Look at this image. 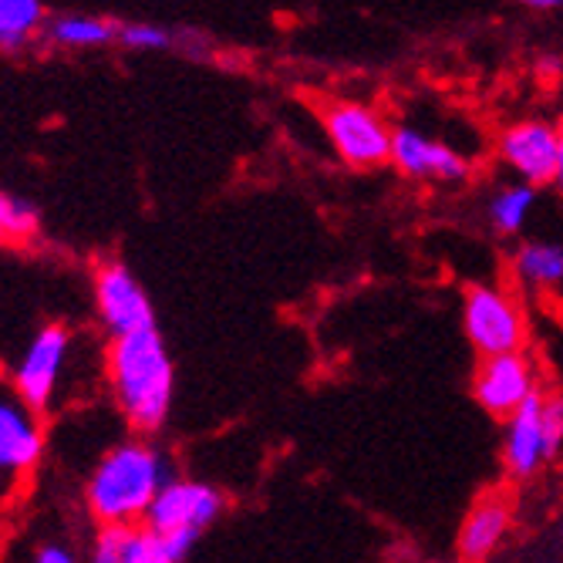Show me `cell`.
I'll return each mask as SVG.
<instances>
[{
    "label": "cell",
    "instance_id": "20",
    "mask_svg": "<svg viewBox=\"0 0 563 563\" xmlns=\"http://www.w3.org/2000/svg\"><path fill=\"white\" fill-rule=\"evenodd\" d=\"M41 230V213L34 202L27 199H8V240L14 243H24V240H34Z\"/></svg>",
    "mask_w": 563,
    "mask_h": 563
},
{
    "label": "cell",
    "instance_id": "25",
    "mask_svg": "<svg viewBox=\"0 0 563 563\" xmlns=\"http://www.w3.org/2000/svg\"><path fill=\"white\" fill-rule=\"evenodd\" d=\"M556 132H560V166H556V186L563 189V119L556 122Z\"/></svg>",
    "mask_w": 563,
    "mask_h": 563
},
{
    "label": "cell",
    "instance_id": "21",
    "mask_svg": "<svg viewBox=\"0 0 563 563\" xmlns=\"http://www.w3.org/2000/svg\"><path fill=\"white\" fill-rule=\"evenodd\" d=\"M543 439L547 459H556L563 449V395H543Z\"/></svg>",
    "mask_w": 563,
    "mask_h": 563
},
{
    "label": "cell",
    "instance_id": "22",
    "mask_svg": "<svg viewBox=\"0 0 563 563\" xmlns=\"http://www.w3.org/2000/svg\"><path fill=\"white\" fill-rule=\"evenodd\" d=\"M31 556H34V563H75L78 560V553L71 547H65L62 540H44V543H37Z\"/></svg>",
    "mask_w": 563,
    "mask_h": 563
},
{
    "label": "cell",
    "instance_id": "11",
    "mask_svg": "<svg viewBox=\"0 0 563 563\" xmlns=\"http://www.w3.org/2000/svg\"><path fill=\"white\" fill-rule=\"evenodd\" d=\"M391 166L419 183H459L470 173V163L455 148L419 129H391Z\"/></svg>",
    "mask_w": 563,
    "mask_h": 563
},
{
    "label": "cell",
    "instance_id": "4",
    "mask_svg": "<svg viewBox=\"0 0 563 563\" xmlns=\"http://www.w3.org/2000/svg\"><path fill=\"white\" fill-rule=\"evenodd\" d=\"M75 338L65 324H44L24 347V354L14 365V388L18 395L34 408V412L47 416L58 405V391L71 362Z\"/></svg>",
    "mask_w": 563,
    "mask_h": 563
},
{
    "label": "cell",
    "instance_id": "15",
    "mask_svg": "<svg viewBox=\"0 0 563 563\" xmlns=\"http://www.w3.org/2000/svg\"><path fill=\"white\" fill-rule=\"evenodd\" d=\"M44 21V0H0V55H24L41 41Z\"/></svg>",
    "mask_w": 563,
    "mask_h": 563
},
{
    "label": "cell",
    "instance_id": "24",
    "mask_svg": "<svg viewBox=\"0 0 563 563\" xmlns=\"http://www.w3.org/2000/svg\"><path fill=\"white\" fill-rule=\"evenodd\" d=\"M8 199H11V196L0 192V243L8 240Z\"/></svg>",
    "mask_w": 563,
    "mask_h": 563
},
{
    "label": "cell",
    "instance_id": "14",
    "mask_svg": "<svg viewBox=\"0 0 563 563\" xmlns=\"http://www.w3.org/2000/svg\"><path fill=\"white\" fill-rule=\"evenodd\" d=\"M41 41L58 51H98L119 44V21L91 18V14H58L44 21Z\"/></svg>",
    "mask_w": 563,
    "mask_h": 563
},
{
    "label": "cell",
    "instance_id": "23",
    "mask_svg": "<svg viewBox=\"0 0 563 563\" xmlns=\"http://www.w3.org/2000/svg\"><path fill=\"white\" fill-rule=\"evenodd\" d=\"M517 4H523L530 11H556V8H563V0H517Z\"/></svg>",
    "mask_w": 563,
    "mask_h": 563
},
{
    "label": "cell",
    "instance_id": "5",
    "mask_svg": "<svg viewBox=\"0 0 563 563\" xmlns=\"http://www.w3.org/2000/svg\"><path fill=\"white\" fill-rule=\"evenodd\" d=\"M324 132L338 156L354 169L391 163V129L385 119L357 101H334L324 109Z\"/></svg>",
    "mask_w": 563,
    "mask_h": 563
},
{
    "label": "cell",
    "instance_id": "7",
    "mask_svg": "<svg viewBox=\"0 0 563 563\" xmlns=\"http://www.w3.org/2000/svg\"><path fill=\"white\" fill-rule=\"evenodd\" d=\"M91 290H95L98 321L112 338L132 334L142 328H156V307H152L145 287L139 284V277L125 264L101 261L95 267Z\"/></svg>",
    "mask_w": 563,
    "mask_h": 563
},
{
    "label": "cell",
    "instance_id": "16",
    "mask_svg": "<svg viewBox=\"0 0 563 563\" xmlns=\"http://www.w3.org/2000/svg\"><path fill=\"white\" fill-rule=\"evenodd\" d=\"M514 271L530 287H556L563 284V246L560 243H527L520 246Z\"/></svg>",
    "mask_w": 563,
    "mask_h": 563
},
{
    "label": "cell",
    "instance_id": "19",
    "mask_svg": "<svg viewBox=\"0 0 563 563\" xmlns=\"http://www.w3.org/2000/svg\"><path fill=\"white\" fill-rule=\"evenodd\" d=\"M129 533H132V523H98L88 556L95 563H125Z\"/></svg>",
    "mask_w": 563,
    "mask_h": 563
},
{
    "label": "cell",
    "instance_id": "9",
    "mask_svg": "<svg viewBox=\"0 0 563 563\" xmlns=\"http://www.w3.org/2000/svg\"><path fill=\"white\" fill-rule=\"evenodd\" d=\"M473 391L489 416L506 419V416H514L533 391H540V378H537L533 362L523 354V347L506 351V354H483Z\"/></svg>",
    "mask_w": 563,
    "mask_h": 563
},
{
    "label": "cell",
    "instance_id": "8",
    "mask_svg": "<svg viewBox=\"0 0 563 563\" xmlns=\"http://www.w3.org/2000/svg\"><path fill=\"white\" fill-rule=\"evenodd\" d=\"M223 514V493L210 483H196V479H176L159 489L156 503L148 506L145 523H152L163 533H189L202 537Z\"/></svg>",
    "mask_w": 563,
    "mask_h": 563
},
{
    "label": "cell",
    "instance_id": "2",
    "mask_svg": "<svg viewBox=\"0 0 563 563\" xmlns=\"http://www.w3.org/2000/svg\"><path fill=\"white\" fill-rule=\"evenodd\" d=\"M166 483L169 463L163 452L145 439H129L95 463L85 483V506L95 523H142Z\"/></svg>",
    "mask_w": 563,
    "mask_h": 563
},
{
    "label": "cell",
    "instance_id": "17",
    "mask_svg": "<svg viewBox=\"0 0 563 563\" xmlns=\"http://www.w3.org/2000/svg\"><path fill=\"white\" fill-rule=\"evenodd\" d=\"M533 202H537V186H530V183L506 186L489 202V220L499 233H520L533 210Z\"/></svg>",
    "mask_w": 563,
    "mask_h": 563
},
{
    "label": "cell",
    "instance_id": "12",
    "mask_svg": "<svg viewBox=\"0 0 563 563\" xmlns=\"http://www.w3.org/2000/svg\"><path fill=\"white\" fill-rule=\"evenodd\" d=\"M543 463H550L543 439V391H533L514 416H506L503 466L514 479H530Z\"/></svg>",
    "mask_w": 563,
    "mask_h": 563
},
{
    "label": "cell",
    "instance_id": "6",
    "mask_svg": "<svg viewBox=\"0 0 563 563\" xmlns=\"http://www.w3.org/2000/svg\"><path fill=\"white\" fill-rule=\"evenodd\" d=\"M463 324L470 344L483 354L520 351L527 341V321L514 294L499 287H473L463 303Z\"/></svg>",
    "mask_w": 563,
    "mask_h": 563
},
{
    "label": "cell",
    "instance_id": "13",
    "mask_svg": "<svg viewBox=\"0 0 563 563\" xmlns=\"http://www.w3.org/2000/svg\"><path fill=\"white\" fill-rule=\"evenodd\" d=\"M509 527H514V506H509L506 493L493 489V493L479 496L466 514L463 527H459V543H455L459 556L489 560L503 547Z\"/></svg>",
    "mask_w": 563,
    "mask_h": 563
},
{
    "label": "cell",
    "instance_id": "18",
    "mask_svg": "<svg viewBox=\"0 0 563 563\" xmlns=\"http://www.w3.org/2000/svg\"><path fill=\"white\" fill-rule=\"evenodd\" d=\"M119 44L125 51H166L176 44V34L159 27V24H148V21H125L119 24Z\"/></svg>",
    "mask_w": 563,
    "mask_h": 563
},
{
    "label": "cell",
    "instance_id": "10",
    "mask_svg": "<svg viewBox=\"0 0 563 563\" xmlns=\"http://www.w3.org/2000/svg\"><path fill=\"white\" fill-rule=\"evenodd\" d=\"M499 159L520 183H530V186L556 183V166H560L556 125H547L537 119L509 125L499 135Z\"/></svg>",
    "mask_w": 563,
    "mask_h": 563
},
{
    "label": "cell",
    "instance_id": "1",
    "mask_svg": "<svg viewBox=\"0 0 563 563\" xmlns=\"http://www.w3.org/2000/svg\"><path fill=\"white\" fill-rule=\"evenodd\" d=\"M106 375L122 419L135 432L148 435L166 426L176 395V368L156 328L112 338L106 354Z\"/></svg>",
    "mask_w": 563,
    "mask_h": 563
},
{
    "label": "cell",
    "instance_id": "3",
    "mask_svg": "<svg viewBox=\"0 0 563 563\" xmlns=\"http://www.w3.org/2000/svg\"><path fill=\"white\" fill-rule=\"evenodd\" d=\"M44 416L18 395L14 382L0 378V506L44 459Z\"/></svg>",
    "mask_w": 563,
    "mask_h": 563
}]
</instances>
